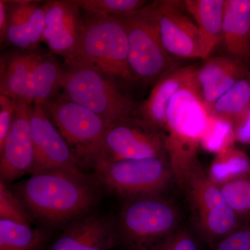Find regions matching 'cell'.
<instances>
[{"instance_id": "obj_1", "label": "cell", "mask_w": 250, "mask_h": 250, "mask_svg": "<svg viewBox=\"0 0 250 250\" xmlns=\"http://www.w3.org/2000/svg\"><path fill=\"white\" fill-rule=\"evenodd\" d=\"M16 192L32 218L52 225L86 215L99 198L98 182L83 171L61 169L31 174Z\"/></svg>"}, {"instance_id": "obj_2", "label": "cell", "mask_w": 250, "mask_h": 250, "mask_svg": "<svg viewBox=\"0 0 250 250\" xmlns=\"http://www.w3.org/2000/svg\"><path fill=\"white\" fill-rule=\"evenodd\" d=\"M209 116L195 73L171 100L163 131L166 155L180 187L188 171L199 161L197 153Z\"/></svg>"}, {"instance_id": "obj_3", "label": "cell", "mask_w": 250, "mask_h": 250, "mask_svg": "<svg viewBox=\"0 0 250 250\" xmlns=\"http://www.w3.org/2000/svg\"><path fill=\"white\" fill-rule=\"evenodd\" d=\"M76 48L65 65L93 67L111 78L134 82L128 62V41L120 16L86 12Z\"/></svg>"}, {"instance_id": "obj_4", "label": "cell", "mask_w": 250, "mask_h": 250, "mask_svg": "<svg viewBox=\"0 0 250 250\" xmlns=\"http://www.w3.org/2000/svg\"><path fill=\"white\" fill-rule=\"evenodd\" d=\"M180 214L170 200L161 195L125 200L118 231L128 250H161L179 229Z\"/></svg>"}, {"instance_id": "obj_5", "label": "cell", "mask_w": 250, "mask_h": 250, "mask_svg": "<svg viewBox=\"0 0 250 250\" xmlns=\"http://www.w3.org/2000/svg\"><path fill=\"white\" fill-rule=\"evenodd\" d=\"M65 66L62 89L72 101L98 115L111 125L137 118L139 108L107 76L93 67Z\"/></svg>"}, {"instance_id": "obj_6", "label": "cell", "mask_w": 250, "mask_h": 250, "mask_svg": "<svg viewBox=\"0 0 250 250\" xmlns=\"http://www.w3.org/2000/svg\"><path fill=\"white\" fill-rule=\"evenodd\" d=\"M97 182L124 200L161 195L174 179L167 156L105 162L91 166Z\"/></svg>"}, {"instance_id": "obj_7", "label": "cell", "mask_w": 250, "mask_h": 250, "mask_svg": "<svg viewBox=\"0 0 250 250\" xmlns=\"http://www.w3.org/2000/svg\"><path fill=\"white\" fill-rule=\"evenodd\" d=\"M127 34L128 62L134 81L156 82L174 67V57L161 42L149 4L125 16Z\"/></svg>"}, {"instance_id": "obj_8", "label": "cell", "mask_w": 250, "mask_h": 250, "mask_svg": "<svg viewBox=\"0 0 250 250\" xmlns=\"http://www.w3.org/2000/svg\"><path fill=\"white\" fill-rule=\"evenodd\" d=\"M181 187L185 189L199 229L209 244L216 245L243 225L219 186L206 173L199 161L185 176Z\"/></svg>"}, {"instance_id": "obj_9", "label": "cell", "mask_w": 250, "mask_h": 250, "mask_svg": "<svg viewBox=\"0 0 250 250\" xmlns=\"http://www.w3.org/2000/svg\"><path fill=\"white\" fill-rule=\"evenodd\" d=\"M80 165L91 166L110 125L101 117L70 100L65 94L42 105Z\"/></svg>"}, {"instance_id": "obj_10", "label": "cell", "mask_w": 250, "mask_h": 250, "mask_svg": "<svg viewBox=\"0 0 250 250\" xmlns=\"http://www.w3.org/2000/svg\"><path fill=\"white\" fill-rule=\"evenodd\" d=\"M166 155L162 133L153 129L141 118L110 125L94 159L113 162L164 157Z\"/></svg>"}, {"instance_id": "obj_11", "label": "cell", "mask_w": 250, "mask_h": 250, "mask_svg": "<svg viewBox=\"0 0 250 250\" xmlns=\"http://www.w3.org/2000/svg\"><path fill=\"white\" fill-rule=\"evenodd\" d=\"M149 6L167 53L177 58L205 59L198 28L188 14L184 1L162 0Z\"/></svg>"}, {"instance_id": "obj_12", "label": "cell", "mask_w": 250, "mask_h": 250, "mask_svg": "<svg viewBox=\"0 0 250 250\" xmlns=\"http://www.w3.org/2000/svg\"><path fill=\"white\" fill-rule=\"evenodd\" d=\"M30 124L35 160L31 174L57 169L82 172L77 156L42 105H31Z\"/></svg>"}, {"instance_id": "obj_13", "label": "cell", "mask_w": 250, "mask_h": 250, "mask_svg": "<svg viewBox=\"0 0 250 250\" xmlns=\"http://www.w3.org/2000/svg\"><path fill=\"white\" fill-rule=\"evenodd\" d=\"M16 102L14 121L0 146V176L6 184L32 173L35 161L30 124L31 104L22 100Z\"/></svg>"}, {"instance_id": "obj_14", "label": "cell", "mask_w": 250, "mask_h": 250, "mask_svg": "<svg viewBox=\"0 0 250 250\" xmlns=\"http://www.w3.org/2000/svg\"><path fill=\"white\" fill-rule=\"evenodd\" d=\"M250 75V66L233 57H208L195 72V80L207 108L238 81Z\"/></svg>"}, {"instance_id": "obj_15", "label": "cell", "mask_w": 250, "mask_h": 250, "mask_svg": "<svg viewBox=\"0 0 250 250\" xmlns=\"http://www.w3.org/2000/svg\"><path fill=\"white\" fill-rule=\"evenodd\" d=\"M116 237V229L107 218L83 215L57 238L49 250H111Z\"/></svg>"}, {"instance_id": "obj_16", "label": "cell", "mask_w": 250, "mask_h": 250, "mask_svg": "<svg viewBox=\"0 0 250 250\" xmlns=\"http://www.w3.org/2000/svg\"><path fill=\"white\" fill-rule=\"evenodd\" d=\"M197 67L195 65L176 67L156 81L149 97L139 108L140 118L163 134L166 113L171 100L195 75Z\"/></svg>"}, {"instance_id": "obj_17", "label": "cell", "mask_w": 250, "mask_h": 250, "mask_svg": "<svg viewBox=\"0 0 250 250\" xmlns=\"http://www.w3.org/2000/svg\"><path fill=\"white\" fill-rule=\"evenodd\" d=\"M222 45L250 66V0H225Z\"/></svg>"}, {"instance_id": "obj_18", "label": "cell", "mask_w": 250, "mask_h": 250, "mask_svg": "<svg viewBox=\"0 0 250 250\" xmlns=\"http://www.w3.org/2000/svg\"><path fill=\"white\" fill-rule=\"evenodd\" d=\"M46 56L36 51H25L1 59L0 94L15 101L29 103V85L32 72Z\"/></svg>"}, {"instance_id": "obj_19", "label": "cell", "mask_w": 250, "mask_h": 250, "mask_svg": "<svg viewBox=\"0 0 250 250\" xmlns=\"http://www.w3.org/2000/svg\"><path fill=\"white\" fill-rule=\"evenodd\" d=\"M184 4L198 28L205 59L208 58L221 44L225 0H185Z\"/></svg>"}, {"instance_id": "obj_20", "label": "cell", "mask_w": 250, "mask_h": 250, "mask_svg": "<svg viewBox=\"0 0 250 250\" xmlns=\"http://www.w3.org/2000/svg\"><path fill=\"white\" fill-rule=\"evenodd\" d=\"M64 68L52 57H46L34 68L29 85V103L42 105L62 89Z\"/></svg>"}, {"instance_id": "obj_21", "label": "cell", "mask_w": 250, "mask_h": 250, "mask_svg": "<svg viewBox=\"0 0 250 250\" xmlns=\"http://www.w3.org/2000/svg\"><path fill=\"white\" fill-rule=\"evenodd\" d=\"M47 235L31 225L0 220V250H43Z\"/></svg>"}, {"instance_id": "obj_22", "label": "cell", "mask_w": 250, "mask_h": 250, "mask_svg": "<svg viewBox=\"0 0 250 250\" xmlns=\"http://www.w3.org/2000/svg\"><path fill=\"white\" fill-rule=\"evenodd\" d=\"M250 170V160L246 153L234 146L217 154L210 164L208 175L217 185L244 175Z\"/></svg>"}, {"instance_id": "obj_23", "label": "cell", "mask_w": 250, "mask_h": 250, "mask_svg": "<svg viewBox=\"0 0 250 250\" xmlns=\"http://www.w3.org/2000/svg\"><path fill=\"white\" fill-rule=\"evenodd\" d=\"M250 107V75L223 94L208 108L210 115L233 122Z\"/></svg>"}, {"instance_id": "obj_24", "label": "cell", "mask_w": 250, "mask_h": 250, "mask_svg": "<svg viewBox=\"0 0 250 250\" xmlns=\"http://www.w3.org/2000/svg\"><path fill=\"white\" fill-rule=\"evenodd\" d=\"M45 19V6L40 5L28 22L8 27L4 42L25 51L34 50L42 42Z\"/></svg>"}, {"instance_id": "obj_25", "label": "cell", "mask_w": 250, "mask_h": 250, "mask_svg": "<svg viewBox=\"0 0 250 250\" xmlns=\"http://www.w3.org/2000/svg\"><path fill=\"white\" fill-rule=\"evenodd\" d=\"M230 208L242 222L250 221V170L248 173L219 185Z\"/></svg>"}, {"instance_id": "obj_26", "label": "cell", "mask_w": 250, "mask_h": 250, "mask_svg": "<svg viewBox=\"0 0 250 250\" xmlns=\"http://www.w3.org/2000/svg\"><path fill=\"white\" fill-rule=\"evenodd\" d=\"M234 130L231 122L210 115L201 142V147L217 154L225 148L234 146Z\"/></svg>"}, {"instance_id": "obj_27", "label": "cell", "mask_w": 250, "mask_h": 250, "mask_svg": "<svg viewBox=\"0 0 250 250\" xmlns=\"http://www.w3.org/2000/svg\"><path fill=\"white\" fill-rule=\"evenodd\" d=\"M81 9L104 16H125L142 9L147 1L141 0H75Z\"/></svg>"}, {"instance_id": "obj_28", "label": "cell", "mask_w": 250, "mask_h": 250, "mask_svg": "<svg viewBox=\"0 0 250 250\" xmlns=\"http://www.w3.org/2000/svg\"><path fill=\"white\" fill-rule=\"evenodd\" d=\"M0 220L31 225L32 216L16 194L0 182Z\"/></svg>"}, {"instance_id": "obj_29", "label": "cell", "mask_w": 250, "mask_h": 250, "mask_svg": "<svg viewBox=\"0 0 250 250\" xmlns=\"http://www.w3.org/2000/svg\"><path fill=\"white\" fill-rule=\"evenodd\" d=\"M39 2L27 0L7 1L8 27L21 25L28 22L40 6Z\"/></svg>"}, {"instance_id": "obj_30", "label": "cell", "mask_w": 250, "mask_h": 250, "mask_svg": "<svg viewBox=\"0 0 250 250\" xmlns=\"http://www.w3.org/2000/svg\"><path fill=\"white\" fill-rule=\"evenodd\" d=\"M215 250H250V221L220 240Z\"/></svg>"}, {"instance_id": "obj_31", "label": "cell", "mask_w": 250, "mask_h": 250, "mask_svg": "<svg viewBox=\"0 0 250 250\" xmlns=\"http://www.w3.org/2000/svg\"><path fill=\"white\" fill-rule=\"evenodd\" d=\"M17 103L13 99L0 95V146H2L16 113Z\"/></svg>"}, {"instance_id": "obj_32", "label": "cell", "mask_w": 250, "mask_h": 250, "mask_svg": "<svg viewBox=\"0 0 250 250\" xmlns=\"http://www.w3.org/2000/svg\"><path fill=\"white\" fill-rule=\"evenodd\" d=\"M161 250H199L197 242L191 233L179 229L169 238Z\"/></svg>"}, {"instance_id": "obj_33", "label": "cell", "mask_w": 250, "mask_h": 250, "mask_svg": "<svg viewBox=\"0 0 250 250\" xmlns=\"http://www.w3.org/2000/svg\"><path fill=\"white\" fill-rule=\"evenodd\" d=\"M236 142L250 144V107L233 122Z\"/></svg>"}, {"instance_id": "obj_34", "label": "cell", "mask_w": 250, "mask_h": 250, "mask_svg": "<svg viewBox=\"0 0 250 250\" xmlns=\"http://www.w3.org/2000/svg\"><path fill=\"white\" fill-rule=\"evenodd\" d=\"M8 27L7 1L0 0V36L1 42H4L5 34Z\"/></svg>"}]
</instances>
